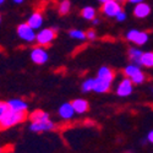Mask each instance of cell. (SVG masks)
<instances>
[{"label":"cell","instance_id":"6da1fadb","mask_svg":"<svg viewBox=\"0 0 153 153\" xmlns=\"http://www.w3.org/2000/svg\"><path fill=\"white\" fill-rule=\"evenodd\" d=\"M30 129L33 132H47L55 129V124L50 120L49 114L43 110H34L30 114Z\"/></svg>","mask_w":153,"mask_h":153},{"label":"cell","instance_id":"7a4b0ae2","mask_svg":"<svg viewBox=\"0 0 153 153\" xmlns=\"http://www.w3.org/2000/svg\"><path fill=\"white\" fill-rule=\"evenodd\" d=\"M25 119H26V113L9 110L7 114L3 118V120L0 121V127L1 129H9V127L21 124Z\"/></svg>","mask_w":153,"mask_h":153},{"label":"cell","instance_id":"3957f363","mask_svg":"<svg viewBox=\"0 0 153 153\" xmlns=\"http://www.w3.org/2000/svg\"><path fill=\"white\" fill-rule=\"evenodd\" d=\"M124 74H125V76H126L127 79L131 80V82L134 85H141L146 80V76L141 71L140 66L138 65H135V64H132V62L124 69Z\"/></svg>","mask_w":153,"mask_h":153},{"label":"cell","instance_id":"277c9868","mask_svg":"<svg viewBox=\"0 0 153 153\" xmlns=\"http://www.w3.org/2000/svg\"><path fill=\"white\" fill-rule=\"evenodd\" d=\"M55 36H56V30H54V28H44V30H41L39 32L37 33L36 42L41 47H45V45H49L54 41Z\"/></svg>","mask_w":153,"mask_h":153},{"label":"cell","instance_id":"5b68a950","mask_svg":"<svg viewBox=\"0 0 153 153\" xmlns=\"http://www.w3.org/2000/svg\"><path fill=\"white\" fill-rule=\"evenodd\" d=\"M17 34H19V37L21 38L22 41L28 42V43L34 42L36 41V37H37L34 30L30 26L28 23H21V25H19V27H17Z\"/></svg>","mask_w":153,"mask_h":153},{"label":"cell","instance_id":"8992f818","mask_svg":"<svg viewBox=\"0 0 153 153\" xmlns=\"http://www.w3.org/2000/svg\"><path fill=\"white\" fill-rule=\"evenodd\" d=\"M126 39L136 45H143L148 41V33L137 30H131L126 33Z\"/></svg>","mask_w":153,"mask_h":153},{"label":"cell","instance_id":"52a82bcc","mask_svg":"<svg viewBox=\"0 0 153 153\" xmlns=\"http://www.w3.org/2000/svg\"><path fill=\"white\" fill-rule=\"evenodd\" d=\"M49 56H48V53L47 50L44 49V47H36L33 48V50L31 52V60L37 64V65H43L48 61Z\"/></svg>","mask_w":153,"mask_h":153},{"label":"cell","instance_id":"ba28073f","mask_svg":"<svg viewBox=\"0 0 153 153\" xmlns=\"http://www.w3.org/2000/svg\"><path fill=\"white\" fill-rule=\"evenodd\" d=\"M102 11H103V14L108 17H115L121 11V5L117 1V0H109V1L103 4Z\"/></svg>","mask_w":153,"mask_h":153},{"label":"cell","instance_id":"9c48e42d","mask_svg":"<svg viewBox=\"0 0 153 153\" xmlns=\"http://www.w3.org/2000/svg\"><path fill=\"white\" fill-rule=\"evenodd\" d=\"M132 91H134V83L127 77L121 80L117 87V94L119 97H127L132 93Z\"/></svg>","mask_w":153,"mask_h":153},{"label":"cell","instance_id":"30bf717a","mask_svg":"<svg viewBox=\"0 0 153 153\" xmlns=\"http://www.w3.org/2000/svg\"><path fill=\"white\" fill-rule=\"evenodd\" d=\"M75 109L71 103H64L59 108V117L62 120H71L75 115Z\"/></svg>","mask_w":153,"mask_h":153},{"label":"cell","instance_id":"8fae6325","mask_svg":"<svg viewBox=\"0 0 153 153\" xmlns=\"http://www.w3.org/2000/svg\"><path fill=\"white\" fill-rule=\"evenodd\" d=\"M7 105H9L10 110H14V111H22V113H26L27 109H28V104H27L25 100L20 99V98L10 99V100L7 102Z\"/></svg>","mask_w":153,"mask_h":153},{"label":"cell","instance_id":"7c38bea8","mask_svg":"<svg viewBox=\"0 0 153 153\" xmlns=\"http://www.w3.org/2000/svg\"><path fill=\"white\" fill-rule=\"evenodd\" d=\"M149 14H151V6H149L148 4H146L145 1L135 5L134 15H135L137 19H146Z\"/></svg>","mask_w":153,"mask_h":153},{"label":"cell","instance_id":"4fadbf2b","mask_svg":"<svg viewBox=\"0 0 153 153\" xmlns=\"http://www.w3.org/2000/svg\"><path fill=\"white\" fill-rule=\"evenodd\" d=\"M110 86H111V82L110 81H107L104 79L96 77L94 79L93 91L97 92V93H105V92H108L110 90Z\"/></svg>","mask_w":153,"mask_h":153},{"label":"cell","instance_id":"5bb4252c","mask_svg":"<svg viewBox=\"0 0 153 153\" xmlns=\"http://www.w3.org/2000/svg\"><path fill=\"white\" fill-rule=\"evenodd\" d=\"M27 23L30 25V26H31L33 30L41 28V27H42V25H43V16H42V14H41L39 11L33 12V14L28 17Z\"/></svg>","mask_w":153,"mask_h":153},{"label":"cell","instance_id":"9a60e30c","mask_svg":"<svg viewBox=\"0 0 153 153\" xmlns=\"http://www.w3.org/2000/svg\"><path fill=\"white\" fill-rule=\"evenodd\" d=\"M71 104H72V107H74L76 114H85V113L88 110V108H90V104H88V102H87L86 99H80V98L74 99Z\"/></svg>","mask_w":153,"mask_h":153},{"label":"cell","instance_id":"2e32d148","mask_svg":"<svg viewBox=\"0 0 153 153\" xmlns=\"http://www.w3.org/2000/svg\"><path fill=\"white\" fill-rule=\"evenodd\" d=\"M142 52L137 48H131L129 49V56H130V60L132 64H135V65H138L141 66V56H142Z\"/></svg>","mask_w":153,"mask_h":153},{"label":"cell","instance_id":"e0dca14e","mask_svg":"<svg viewBox=\"0 0 153 153\" xmlns=\"http://www.w3.org/2000/svg\"><path fill=\"white\" fill-rule=\"evenodd\" d=\"M97 77L99 79H104L107 81H110L113 82L114 80V71L107 66H102L99 70H98V75H97Z\"/></svg>","mask_w":153,"mask_h":153},{"label":"cell","instance_id":"ac0fdd59","mask_svg":"<svg viewBox=\"0 0 153 153\" xmlns=\"http://www.w3.org/2000/svg\"><path fill=\"white\" fill-rule=\"evenodd\" d=\"M81 15L85 20H88V21H92L96 19V9L92 7V6H86L82 9V12Z\"/></svg>","mask_w":153,"mask_h":153},{"label":"cell","instance_id":"d6986e66","mask_svg":"<svg viewBox=\"0 0 153 153\" xmlns=\"http://www.w3.org/2000/svg\"><path fill=\"white\" fill-rule=\"evenodd\" d=\"M141 66L153 68V52L143 53L141 56Z\"/></svg>","mask_w":153,"mask_h":153},{"label":"cell","instance_id":"ffe728a7","mask_svg":"<svg viewBox=\"0 0 153 153\" xmlns=\"http://www.w3.org/2000/svg\"><path fill=\"white\" fill-rule=\"evenodd\" d=\"M71 9V3L69 0H62V1L59 4V14L60 15H66L68 12Z\"/></svg>","mask_w":153,"mask_h":153},{"label":"cell","instance_id":"44dd1931","mask_svg":"<svg viewBox=\"0 0 153 153\" xmlns=\"http://www.w3.org/2000/svg\"><path fill=\"white\" fill-rule=\"evenodd\" d=\"M93 86H94V79H87L83 83H82V92L87 93V92H92L93 91Z\"/></svg>","mask_w":153,"mask_h":153},{"label":"cell","instance_id":"7402d4cb","mask_svg":"<svg viewBox=\"0 0 153 153\" xmlns=\"http://www.w3.org/2000/svg\"><path fill=\"white\" fill-rule=\"evenodd\" d=\"M70 37L71 38H74V39H77V41H85L86 39V33L85 32H82V31H80V30H72V31H70Z\"/></svg>","mask_w":153,"mask_h":153},{"label":"cell","instance_id":"603a6c76","mask_svg":"<svg viewBox=\"0 0 153 153\" xmlns=\"http://www.w3.org/2000/svg\"><path fill=\"white\" fill-rule=\"evenodd\" d=\"M10 110L7 102H0V121L3 120V118L7 114V111Z\"/></svg>","mask_w":153,"mask_h":153},{"label":"cell","instance_id":"cb8c5ba5","mask_svg":"<svg viewBox=\"0 0 153 153\" xmlns=\"http://www.w3.org/2000/svg\"><path fill=\"white\" fill-rule=\"evenodd\" d=\"M86 37H87V39L93 41V39H96L97 34H96V32H94L93 30H90V31H87V32H86Z\"/></svg>","mask_w":153,"mask_h":153},{"label":"cell","instance_id":"d4e9b609","mask_svg":"<svg viewBox=\"0 0 153 153\" xmlns=\"http://www.w3.org/2000/svg\"><path fill=\"white\" fill-rule=\"evenodd\" d=\"M115 17H117V20H118V21H124V20H126V12L121 10Z\"/></svg>","mask_w":153,"mask_h":153},{"label":"cell","instance_id":"484cf974","mask_svg":"<svg viewBox=\"0 0 153 153\" xmlns=\"http://www.w3.org/2000/svg\"><path fill=\"white\" fill-rule=\"evenodd\" d=\"M147 141L148 142H151V143H153V130H151L148 134H147Z\"/></svg>","mask_w":153,"mask_h":153},{"label":"cell","instance_id":"4316f807","mask_svg":"<svg viewBox=\"0 0 153 153\" xmlns=\"http://www.w3.org/2000/svg\"><path fill=\"white\" fill-rule=\"evenodd\" d=\"M129 3H131V4H135V5H137V4H140V3H143L145 0H127Z\"/></svg>","mask_w":153,"mask_h":153},{"label":"cell","instance_id":"83f0119b","mask_svg":"<svg viewBox=\"0 0 153 153\" xmlns=\"http://www.w3.org/2000/svg\"><path fill=\"white\" fill-rule=\"evenodd\" d=\"M92 22H93V25H98V23H99V20L96 17L94 20H92Z\"/></svg>","mask_w":153,"mask_h":153},{"label":"cell","instance_id":"f1b7e54d","mask_svg":"<svg viewBox=\"0 0 153 153\" xmlns=\"http://www.w3.org/2000/svg\"><path fill=\"white\" fill-rule=\"evenodd\" d=\"M25 1V0H14V3H16V4H22Z\"/></svg>","mask_w":153,"mask_h":153},{"label":"cell","instance_id":"f546056e","mask_svg":"<svg viewBox=\"0 0 153 153\" xmlns=\"http://www.w3.org/2000/svg\"><path fill=\"white\" fill-rule=\"evenodd\" d=\"M117 1H118V3H119V4L121 5L123 3H125V1H127V0H117Z\"/></svg>","mask_w":153,"mask_h":153},{"label":"cell","instance_id":"4dcf8cb0","mask_svg":"<svg viewBox=\"0 0 153 153\" xmlns=\"http://www.w3.org/2000/svg\"><path fill=\"white\" fill-rule=\"evenodd\" d=\"M5 151H6V149H5V148H3V147H1V146H0V153H4V152H5Z\"/></svg>","mask_w":153,"mask_h":153},{"label":"cell","instance_id":"1f68e13d","mask_svg":"<svg viewBox=\"0 0 153 153\" xmlns=\"http://www.w3.org/2000/svg\"><path fill=\"white\" fill-rule=\"evenodd\" d=\"M98 1H100V3H103V4H104V3H107V1H109V0H98Z\"/></svg>","mask_w":153,"mask_h":153},{"label":"cell","instance_id":"d6a6232c","mask_svg":"<svg viewBox=\"0 0 153 153\" xmlns=\"http://www.w3.org/2000/svg\"><path fill=\"white\" fill-rule=\"evenodd\" d=\"M4 1H5V0H0V5H1V4H4Z\"/></svg>","mask_w":153,"mask_h":153},{"label":"cell","instance_id":"836d02e7","mask_svg":"<svg viewBox=\"0 0 153 153\" xmlns=\"http://www.w3.org/2000/svg\"><path fill=\"white\" fill-rule=\"evenodd\" d=\"M0 22H1V16H0Z\"/></svg>","mask_w":153,"mask_h":153}]
</instances>
